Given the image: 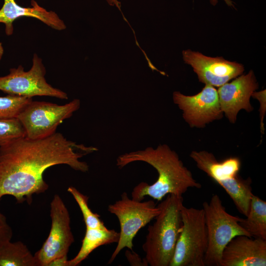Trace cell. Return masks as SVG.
<instances>
[{
	"instance_id": "cell-1",
	"label": "cell",
	"mask_w": 266,
	"mask_h": 266,
	"mask_svg": "<svg viewBox=\"0 0 266 266\" xmlns=\"http://www.w3.org/2000/svg\"><path fill=\"white\" fill-rule=\"evenodd\" d=\"M97 150L95 147L78 144L57 132L38 139L21 137L0 146V200L9 195L17 202L31 204L33 195L48 189L43 179L47 168L66 165L85 172L89 166L80 159Z\"/></svg>"
},
{
	"instance_id": "cell-2",
	"label": "cell",
	"mask_w": 266,
	"mask_h": 266,
	"mask_svg": "<svg viewBox=\"0 0 266 266\" xmlns=\"http://www.w3.org/2000/svg\"><path fill=\"white\" fill-rule=\"evenodd\" d=\"M137 161L152 166L157 170L158 177L151 185L143 182L137 185L132 192L133 200L141 201L146 196H149L160 201L168 194L182 196L190 188L200 189L201 187L177 153L166 144L122 154L117 158L116 165L122 168Z\"/></svg>"
},
{
	"instance_id": "cell-3",
	"label": "cell",
	"mask_w": 266,
	"mask_h": 266,
	"mask_svg": "<svg viewBox=\"0 0 266 266\" xmlns=\"http://www.w3.org/2000/svg\"><path fill=\"white\" fill-rule=\"evenodd\" d=\"M182 196L168 194L158 205L161 208L155 222L148 228L142 249L150 266H169L181 231Z\"/></svg>"
},
{
	"instance_id": "cell-4",
	"label": "cell",
	"mask_w": 266,
	"mask_h": 266,
	"mask_svg": "<svg viewBox=\"0 0 266 266\" xmlns=\"http://www.w3.org/2000/svg\"><path fill=\"white\" fill-rule=\"evenodd\" d=\"M190 156L200 170L224 189L238 211L246 217L253 195L252 180L250 177L243 179L238 175L240 159L230 157L219 161L213 154L205 150L193 151Z\"/></svg>"
},
{
	"instance_id": "cell-5",
	"label": "cell",
	"mask_w": 266,
	"mask_h": 266,
	"mask_svg": "<svg viewBox=\"0 0 266 266\" xmlns=\"http://www.w3.org/2000/svg\"><path fill=\"white\" fill-rule=\"evenodd\" d=\"M202 207L208 239L204 266H221L223 251L233 238L241 235L251 236L239 225L241 218L226 211L218 195H213L209 202L204 201Z\"/></svg>"
},
{
	"instance_id": "cell-6",
	"label": "cell",
	"mask_w": 266,
	"mask_h": 266,
	"mask_svg": "<svg viewBox=\"0 0 266 266\" xmlns=\"http://www.w3.org/2000/svg\"><path fill=\"white\" fill-rule=\"evenodd\" d=\"M181 214V231L169 266H205L208 239L203 210L183 205Z\"/></svg>"
},
{
	"instance_id": "cell-7",
	"label": "cell",
	"mask_w": 266,
	"mask_h": 266,
	"mask_svg": "<svg viewBox=\"0 0 266 266\" xmlns=\"http://www.w3.org/2000/svg\"><path fill=\"white\" fill-rule=\"evenodd\" d=\"M108 211L118 218L120 226V237L117 245L108 264H111L125 248L133 250V240L142 227L155 218L161 211L153 200L142 201L128 197L126 192L121 198L108 206Z\"/></svg>"
},
{
	"instance_id": "cell-8",
	"label": "cell",
	"mask_w": 266,
	"mask_h": 266,
	"mask_svg": "<svg viewBox=\"0 0 266 266\" xmlns=\"http://www.w3.org/2000/svg\"><path fill=\"white\" fill-rule=\"evenodd\" d=\"M80 107V101L74 99L64 105L43 101H31L18 115L26 136L32 139H41L56 132L58 126L69 118Z\"/></svg>"
},
{
	"instance_id": "cell-9",
	"label": "cell",
	"mask_w": 266,
	"mask_h": 266,
	"mask_svg": "<svg viewBox=\"0 0 266 266\" xmlns=\"http://www.w3.org/2000/svg\"><path fill=\"white\" fill-rule=\"evenodd\" d=\"M46 69L42 60L34 54L32 66L27 71L22 65L9 69V73L0 76V90L8 95L32 98L49 96L60 99H68L67 94L47 83Z\"/></svg>"
},
{
	"instance_id": "cell-10",
	"label": "cell",
	"mask_w": 266,
	"mask_h": 266,
	"mask_svg": "<svg viewBox=\"0 0 266 266\" xmlns=\"http://www.w3.org/2000/svg\"><path fill=\"white\" fill-rule=\"evenodd\" d=\"M50 213L51 227L49 235L34 255L37 266H49L57 259L67 258L69 248L74 241L69 212L58 194L51 201Z\"/></svg>"
},
{
	"instance_id": "cell-11",
	"label": "cell",
	"mask_w": 266,
	"mask_h": 266,
	"mask_svg": "<svg viewBox=\"0 0 266 266\" xmlns=\"http://www.w3.org/2000/svg\"><path fill=\"white\" fill-rule=\"evenodd\" d=\"M173 100L182 111L184 120L192 128H204L223 116L217 90L209 85H205L200 92L193 96L175 91Z\"/></svg>"
},
{
	"instance_id": "cell-12",
	"label": "cell",
	"mask_w": 266,
	"mask_h": 266,
	"mask_svg": "<svg viewBox=\"0 0 266 266\" xmlns=\"http://www.w3.org/2000/svg\"><path fill=\"white\" fill-rule=\"evenodd\" d=\"M184 62L190 65L200 82L205 85L219 87L241 75L244 66L222 57H211L190 49L182 51Z\"/></svg>"
},
{
	"instance_id": "cell-13",
	"label": "cell",
	"mask_w": 266,
	"mask_h": 266,
	"mask_svg": "<svg viewBox=\"0 0 266 266\" xmlns=\"http://www.w3.org/2000/svg\"><path fill=\"white\" fill-rule=\"evenodd\" d=\"M258 87L252 70L219 87L217 92L221 109L230 123L236 122L240 110L250 112L253 110L250 99Z\"/></svg>"
},
{
	"instance_id": "cell-14",
	"label": "cell",
	"mask_w": 266,
	"mask_h": 266,
	"mask_svg": "<svg viewBox=\"0 0 266 266\" xmlns=\"http://www.w3.org/2000/svg\"><path fill=\"white\" fill-rule=\"evenodd\" d=\"M266 240L244 235L233 238L224 249L221 266H266Z\"/></svg>"
},
{
	"instance_id": "cell-15",
	"label": "cell",
	"mask_w": 266,
	"mask_h": 266,
	"mask_svg": "<svg viewBox=\"0 0 266 266\" xmlns=\"http://www.w3.org/2000/svg\"><path fill=\"white\" fill-rule=\"evenodd\" d=\"M31 5V7H24L18 4L15 0H4L0 9V23L4 24L6 35L13 34V22L22 17L36 18L56 30L62 31L66 29L64 22L55 12L47 11L34 0L32 1Z\"/></svg>"
},
{
	"instance_id": "cell-16",
	"label": "cell",
	"mask_w": 266,
	"mask_h": 266,
	"mask_svg": "<svg viewBox=\"0 0 266 266\" xmlns=\"http://www.w3.org/2000/svg\"><path fill=\"white\" fill-rule=\"evenodd\" d=\"M120 237L119 232L108 229L86 228L82 245L77 254L70 260L66 262V266H76L98 247L117 243Z\"/></svg>"
},
{
	"instance_id": "cell-17",
	"label": "cell",
	"mask_w": 266,
	"mask_h": 266,
	"mask_svg": "<svg viewBox=\"0 0 266 266\" xmlns=\"http://www.w3.org/2000/svg\"><path fill=\"white\" fill-rule=\"evenodd\" d=\"M246 218L239 223L252 237L266 240V201L253 194Z\"/></svg>"
},
{
	"instance_id": "cell-18",
	"label": "cell",
	"mask_w": 266,
	"mask_h": 266,
	"mask_svg": "<svg viewBox=\"0 0 266 266\" xmlns=\"http://www.w3.org/2000/svg\"><path fill=\"white\" fill-rule=\"evenodd\" d=\"M0 266H37L26 244L21 241L8 242L0 248Z\"/></svg>"
},
{
	"instance_id": "cell-19",
	"label": "cell",
	"mask_w": 266,
	"mask_h": 266,
	"mask_svg": "<svg viewBox=\"0 0 266 266\" xmlns=\"http://www.w3.org/2000/svg\"><path fill=\"white\" fill-rule=\"evenodd\" d=\"M67 191L72 196L82 213L86 228L107 229L100 219V215L94 213L88 206L89 198L73 186H70Z\"/></svg>"
},
{
	"instance_id": "cell-20",
	"label": "cell",
	"mask_w": 266,
	"mask_h": 266,
	"mask_svg": "<svg viewBox=\"0 0 266 266\" xmlns=\"http://www.w3.org/2000/svg\"><path fill=\"white\" fill-rule=\"evenodd\" d=\"M32 100V98L12 95L0 97V120L17 118L21 111Z\"/></svg>"
},
{
	"instance_id": "cell-21",
	"label": "cell",
	"mask_w": 266,
	"mask_h": 266,
	"mask_svg": "<svg viewBox=\"0 0 266 266\" xmlns=\"http://www.w3.org/2000/svg\"><path fill=\"white\" fill-rule=\"evenodd\" d=\"M25 136L24 128L17 118L0 120V146Z\"/></svg>"
},
{
	"instance_id": "cell-22",
	"label": "cell",
	"mask_w": 266,
	"mask_h": 266,
	"mask_svg": "<svg viewBox=\"0 0 266 266\" xmlns=\"http://www.w3.org/2000/svg\"><path fill=\"white\" fill-rule=\"evenodd\" d=\"M12 230L7 223L6 217L0 212V248L11 241Z\"/></svg>"
},
{
	"instance_id": "cell-23",
	"label": "cell",
	"mask_w": 266,
	"mask_h": 266,
	"mask_svg": "<svg viewBox=\"0 0 266 266\" xmlns=\"http://www.w3.org/2000/svg\"><path fill=\"white\" fill-rule=\"evenodd\" d=\"M252 97L257 99L260 103V115L261 117L260 127L262 133H264L265 128L263 120L266 113V90L260 92H254Z\"/></svg>"
},
{
	"instance_id": "cell-24",
	"label": "cell",
	"mask_w": 266,
	"mask_h": 266,
	"mask_svg": "<svg viewBox=\"0 0 266 266\" xmlns=\"http://www.w3.org/2000/svg\"><path fill=\"white\" fill-rule=\"evenodd\" d=\"M131 251L127 250L126 252V258L131 266H148L146 261L141 259L138 255L134 253L133 250Z\"/></svg>"
},
{
	"instance_id": "cell-25",
	"label": "cell",
	"mask_w": 266,
	"mask_h": 266,
	"mask_svg": "<svg viewBox=\"0 0 266 266\" xmlns=\"http://www.w3.org/2000/svg\"><path fill=\"white\" fill-rule=\"evenodd\" d=\"M225 2L229 6L231 7H233L234 8V5L233 4V1H232L231 0H224ZM209 1L210 3L213 5L215 6L218 3V0H209Z\"/></svg>"
},
{
	"instance_id": "cell-26",
	"label": "cell",
	"mask_w": 266,
	"mask_h": 266,
	"mask_svg": "<svg viewBox=\"0 0 266 266\" xmlns=\"http://www.w3.org/2000/svg\"><path fill=\"white\" fill-rule=\"evenodd\" d=\"M109 4L111 6L115 5L118 8H120V2L117 0H106Z\"/></svg>"
},
{
	"instance_id": "cell-27",
	"label": "cell",
	"mask_w": 266,
	"mask_h": 266,
	"mask_svg": "<svg viewBox=\"0 0 266 266\" xmlns=\"http://www.w3.org/2000/svg\"><path fill=\"white\" fill-rule=\"evenodd\" d=\"M4 52V49L2 43L0 42V62L2 59Z\"/></svg>"
}]
</instances>
